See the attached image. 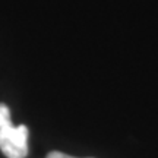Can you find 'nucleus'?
<instances>
[{
	"mask_svg": "<svg viewBox=\"0 0 158 158\" xmlns=\"http://www.w3.org/2000/svg\"><path fill=\"white\" fill-rule=\"evenodd\" d=\"M51 155H53V158H75V157H70V155H68V154L59 152V151H51Z\"/></svg>",
	"mask_w": 158,
	"mask_h": 158,
	"instance_id": "2",
	"label": "nucleus"
},
{
	"mask_svg": "<svg viewBox=\"0 0 158 158\" xmlns=\"http://www.w3.org/2000/svg\"><path fill=\"white\" fill-rule=\"evenodd\" d=\"M0 151L7 158H25L28 155V127L13 126L9 107L0 102Z\"/></svg>",
	"mask_w": 158,
	"mask_h": 158,
	"instance_id": "1",
	"label": "nucleus"
},
{
	"mask_svg": "<svg viewBox=\"0 0 158 158\" xmlns=\"http://www.w3.org/2000/svg\"><path fill=\"white\" fill-rule=\"evenodd\" d=\"M45 158H53V155H51V152L48 154V155H47V157H45Z\"/></svg>",
	"mask_w": 158,
	"mask_h": 158,
	"instance_id": "3",
	"label": "nucleus"
}]
</instances>
